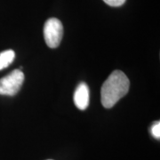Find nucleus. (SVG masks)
<instances>
[{
  "label": "nucleus",
  "mask_w": 160,
  "mask_h": 160,
  "mask_svg": "<svg viewBox=\"0 0 160 160\" xmlns=\"http://www.w3.org/2000/svg\"><path fill=\"white\" fill-rule=\"evenodd\" d=\"M14 58L15 52L12 50H6L0 52V70L6 69L9 65H11Z\"/></svg>",
  "instance_id": "obj_5"
},
{
  "label": "nucleus",
  "mask_w": 160,
  "mask_h": 160,
  "mask_svg": "<svg viewBox=\"0 0 160 160\" xmlns=\"http://www.w3.org/2000/svg\"><path fill=\"white\" fill-rule=\"evenodd\" d=\"M24 74L21 69H14L9 75L0 79V94L12 96L17 93L22 86Z\"/></svg>",
  "instance_id": "obj_3"
},
{
  "label": "nucleus",
  "mask_w": 160,
  "mask_h": 160,
  "mask_svg": "<svg viewBox=\"0 0 160 160\" xmlns=\"http://www.w3.org/2000/svg\"><path fill=\"white\" fill-rule=\"evenodd\" d=\"M63 36V26L62 22L56 18H50L44 26V38L50 48H56L60 46Z\"/></svg>",
  "instance_id": "obj_2"
},
{
  "label": "nucleus",
  "mask_w": 160,
  "mask_h": 160,
  "mask_svg": "<svg viewBox=\"0 0 160 160\" xmlns=\"http://www.w3.org/2000/svg\"><path fill=\"white\" fill-rule=\"evenodd\" d=\"M150 132L152 133V135L154 136L156 139H159L160 138V122L158 121L154 123V125L151 126Z\"/></svg>",
  "instance_id": "obj_6"
},
{
  "label": "nucleus",
  "mask_w": 160,
  "mask_h": 160,
  "mask_svg": "<svg viewBox=\"0 0 160 160\" xmlns=\"http://www.w3.org/2000/svg\"><path fill=\"white\" fill-rule=\"evenodd\" d=\"M130 81L121 70H114L103 83L101 99L103 107L110 109L129 91Z\"/></svg>",
  "instance_id": "obj_1"
},
{
  "label": "nucleus",
  "mask_w": 160,
  "mask_h": 160,
  "mask_svg": "<svg viewBox=\"0 0 160 160\" xmlns=\"http://www.w3.org/2000/svg\"><path fill=\"white\" fill-rule=\"evenodd\" d=\"M89 87L86 83L82 82L76 88L74 92V102L76 107L80 110L87 109L90 101V92Z\"/></svg>",
  "instance_id": "obj_4"
},
{
  "label": "nucleus",
  "mask_w": 160,
  "mask_h": 160,
  "mask_svg": "<svg viewBox=\"0 0 160 160\" xmlns=\"http://www.w3.org/2000/svg\"><path fill=\"white\" fill-rule=\"evenodd\" d=\"M108 6H114V7H118V6H123L126 2V0H103Z\"/></svg>",
  "instance_id": "obj_7"
},
{
  "label": "nucleus",
  "mask_w": 160,
  "mask_h": 160,
  "mask_svg": "<svg viewBox=\"0 0 160 160\" xmlns=\"http://www.w3.org/2000/svg\"><path fill=\"white\" fill-rule=\"evenodd\" d=\"M49 160H50V159H49Z\"/></svg>",
  "instance_id": "obj_8"
}]
</instances>
